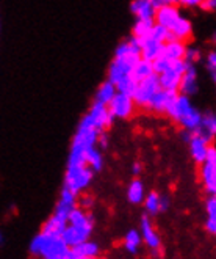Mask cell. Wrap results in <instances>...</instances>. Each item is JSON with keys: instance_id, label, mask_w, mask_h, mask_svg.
I'll list each match as a JSON object with an SVG mask.
<instances>
[{"instance_id": "1", "label": "cell", "mask_w": 216, "mask_h": 259, "mask_svg": "<svg viewBox=\"0 0 216 259\" xmlns=\"http://www.w3.org/2000/svg\"><path fill=\"white\" fill-rule=\"evenodd\" d=\"M69 247L60 236H49L45 233H38L30 242V253L44 259H68Z\"/></svg>"}, {"instance_id": "2", "label": "cell", "mask_w": 216, "mask_h": 259, "mask_svg": "<svg viewBox=\"0 0 216 259\" xmlns=\"http://www.w3.org/2000/svg\"><path fill=\"white\" fill-rule=\"evenodd\" d=\"M92 179H94V171H92L88 165H72L68 163L66 173H65V187L79 195L85 192Z\"/></svg>"}, {"instance_id": "3", "label": "cell", "mask_w": 216, "mask_h": 259, "mask_svg": "<svg viewBox=\"0 0 216 259\" xmlns=\"http://www.w3.org/2000/svg\"><path fill=\"white\" fill-rule=\"evenodd\" d=\"M160 90H161V87L158 82V75L155 72L150 74L149 77L138 82L135 87V91L132 93V99L136 105V109L138 110H147L152 98L155 96Z\"/></svg>"}, {"instance_id": "4", "label": "cell", "mask_w": 216, "mask_h": 259, "mask_svg": "<svg viewBox=\"0 0 216 259\" xmlns=\"http://www.w3.org/2000/svg\"><path fill=\"white\" fill-rule=\"evenodd\" d=\"M200 182L207 195H214L216 193V148L214 143L208 146L205 160L200 163L199 170Z\"/></svg>"}, {"instance_id": "5", "label": "cell", "mask_w": 216, "mask_h": 259, "mask_svg": "<svg viewBox=\"0 0 216 259\" xmlns=\"http://www.w3.org/2000/svg\"><path fill=\"white\" fill-rule=\"evenodd\" d=\"M106 107L115 119H129L138 110L132 96L126 95V93H119V91H116V95L113 96V99L110 102H108Z\"/></svg>"}, {"instance_id": "6", "label": "cell", "mask_w": 216, "mask_h": 259, "mask_svg": "<svg viewBox=\"0 0 216 259\" xmlns=\"http://www.w3.org/2000/svg\"><path fill=\"white\" fill-rule=\"evenodd\" d=\"M179 91H173V90H160L158 93L152 98L147 112H152L155 115H168L169 110L173 109V105L177 99Z\"/></svg>"}, {"instance_id": "7", "label": "cell", "mask_w": 216, "mask_h": 259, "mask_svg": "<svg viewBox=\"0 0 216 259\" xmlns=\"http://www.w3.org/2000/svg\"><path fill=\"white\" fill-rule=\"evenodd\" d=\"M86 116L91 119V123L94 124V127L100 132V131H108L112 127L115 118L112 116L110 110L105 104H100V102H92L91 107L86 113Z\"/></svg>"}, {"instance_id": "8", "label": "cell", "mask_w": 216, "mask_h": 259, "mask_svg": "<svg viewBox=\"0 0 216 259\" xmlns=\"http://www.w3.org/2000/svg\"><path fill=\"white\" fill-rule=\"evenodd\" d=\"M94 231V225H66V228L61 233V239L65 240L68 247H74L77 243L88 240Z\"/></svg>"}, {"instance_id": "9", "label": "cell", "mask_w": 216, "mask_h": 259, "mask_svg": "<svg viewBox=\"0 0 216 259\" xmlns=\"http://www.w3.org/2000/svg\"><path fill=\"white\" fill-rule=\"evenodd\" d=\"M140 228H141L140 234H141L144 245L153 254H160V251H161V239H160V234L155 231V228H153L149 215H143V219L140 222Z\"/></svg>"}, {"instance_id": "10", "label": "cell", "mask_w": 216, "mask_h": 259, "mask_svg": "<svg viewBox=\"0 0 216 259\" xmlns=\"http://www.w3.org/2000/svg\"><path fill=\"white\" fill-rule=\"evenodd\" d=\"M199 91V79H197V68L196 65H187V69L182 74L179 83V93L185 96H194Z\"/></svg>"}, {"instance_id": "11", "label": "cell", "mask_w": 216, "mask_h": 259, "mask_svg": "<svg viewBox=\"0 0 216 259\" xmlns=\"http://www.w3.org/2000/svg\"><path fill=\"white\" fill-rule=\"evenodd\" d=\"M100 256V247L92 240H83L74 247H69L68 259H94Z\"/></svg>"}, {"instance_id": "12", "label": "cell", "mask_w": 216, "mask_h": 259, "mask_svg": "<svg viewBox=\"0 0 216 259\" xmlns=\"http://www.w3.org/2000/svg\"><path fill=\"white\" fill-rule=\"evenodd\" d=\"M180 8L177 4H169V5H163L160 8L155 10V14H153V22L166 27L168 30L171 28V25L182 16Z\"/></svg>"}, {"instance_id": "13", "label": "cell", "mask_w": 216, "mask_h": 259, "mask_svg": "<svg viewBox=\"0 0 216 259\" xmlns=\"http://www.w3.org/2000/svg\"><path fill=\"white\" fill-rule=\"evenodd\" d=\"M169 32L173 33L174 39L183 41V42H191L193 41V24L190 19L180 16L169 28Z\"/></svg>"}, {"instance_id": "14", "label": "cell", "mask_w": 216, "mask_h": 259, "mask_svg": "<svg viewBox=\"0 0 216 259\" xmlns=\"http://www.w3.org/2000/svg\"><path fill=\"white\" fill-rule=\"evenodd\" d=\"M190 145V154H191V159L194 160L196 165H200L204 160H205V156H207V151H208V146L211 145L210 142H207L205 139L199 135H191V139L188 142Z\"/></svg>"}, {"instance_id": "15", "label": "cell", "mask_w": 216, "mask_h": 259, "mask_svg": "<svg viewBox=\"0 0 216 259\" xmlns=\"http://www.w3.org/2000/svg\"><path fill=\"white\" fill-rule=\"evenodd\" d=\"M163 51V42H158L152 38H147L141 42L140 46V55L144 60H149V62H153L155 58H158L161 55Z\"/></svg>"}, {"instance_id": "16", "label": "cell", "mask_w": 216, "mask_h": 259, "mask_svg": "<svg viewBox=\"0 0 216 259\" xmlns=\"http://www.w3.org/2000/svg\"><path fill=\"white\" fill-rule=\"evenodd\" d=\"M200 118H202V112H200L199 109H196L194 105H191V107L185 112L182 115V118L177 121V124L180 126V129H187V131L193 132L199 126Z\"/></svg>"}, {"instance_id": "17", "label": "cell", "mask_w": 216, "mask_h": 259, "mask_svg": "<svg viewBox=\"0 0 216 259\" xmlns=\"http://www.w3.org/2000/svg\"><path fill=\"white\" fill-rule=\"evenodd\" d=\"M185 51H187V42L173 39L163 44L161 55L169 60H182L185 57Z\"/></svg>"}, {"instance_id": "18", "label": "cell", "mask_w": 216, "mask_h": 259, "mask_svg": "<svg viewBox=\"0 0 216 259\" xmlns=\"http://www.w3.org/2000/svg\"><path fill=\"white\" fill-rule=\"evenodd\" d=\"M130 11L136 19H153L155 8L150 5L149 0H132Z\"/></svg>"}, {"instance_id": "19", "label": "cell", "mask_w": 216, "mask_h": 259, "mask_svg": "<svg viewBox=\"0 0 216 259\" xmlns=\"http://www.w3.org/2000/svg\"><path fill=\"white\" fill-rule=\"evenodd\" d=\"M153 19H136L135 24H133V28H132V36L140 42L147 39L150 36V32H152V28H153Z\"/></svg>"}, {"instance_id": "20", "label": "cell", "mask_w": 216, "mask_h": 259, "mask_svg": "<svg viewBox=\"0 0 216 259\" xmlns=\"http://www.w3.org/2000/svg\"><path fill=\"white\" fill-rule=\"evenodd\" d=\"M146 196V190H144V184L141 179H132V182L127 187V200L130 204L138 206L141 204Z\"/></svg>"}, {"instance_id": "21", "label": "cell", "mask_w": 216, "mask_h": 259, "mask_svg": "<svg viewBox=\"0 0 216 259\" xmlns=\"http://www.w3.org/2000/svg\"><path fill=\"white\" fill-rule=\"evenodd\" d=\"M85 162L89 168L94 171V173H99L102 168H103V156H102V151L97 148V146H92L86 151L85 154Z\"/></svg>"}, {"instance_id": "22", "label": "cell", "mask_w": 216, "mask_h": 259, "mask_svg": "<svg viewBox=\"0 0 216 259\" xmlns=\"http://www.w3.org/2000/svg\"><path fill=\"white\" fill-rule=\"evenodd\" d=\"M68 222L63 220V219H60L57 215H50L47 220H45V223L42 225V233L45 234H49V236H61V233H63V230L66 228Z\"/></svg>"}, {"instance_id": "23", "label": "cell", "mask_w": 216, "mask_h": 259, "mask_svg": "<svg viewBox=\"0 0 216 259\" xmlns=\"http://www.w3.org/2000/svg\"><path fill=\"white\" fill-rule=\"evenodd\" d=\"M115 95H116V87L113 85V82H110L106 79L105 82H102L99 85V88L96 91V96H94V101L108 105V102L113 99Z\"/></svg>"}, {"instance_id": "24", "label": "cell", "mask_w": 216, "mask_h": 259, "mask_svg": "<svg viewBox=\"0 0 216 259\" xmlns=\"http://www.w3.org/2000/svg\"><path fill=\"white\" fill-rule=\"evenodd\" d=\"M143 245V239H141V234L140 231L136 230H130L126 237H124V250L129 253V254H138V251H140Z\"/></svg>"}, {"instance_id": "25", "label": "cell", "mask_w": 216, "mask_h": 259, "mask_svg": "<svg viewBox=\"0 0 216 259\" xmlns=\"http://www.w3.org/2000/svg\"><path fill=\"white\" fill-rule=\"evenodd\" d=\"M150 74H153V66H152V62H149V60H144V58H140L138 62L135 63L130 75L136 80L140 82L146 77H149Z\"/></svg>"}, {"instance_id": "26", "label": "cell", "mask_w": 216, "mask_h": 259, "mask_svg": "<svg viewBox=\"0 0 216 259\" xmlns=\"http://www.w3.org/2000/svg\"><path fill=\"white\" fill-rule=\"evenodd\" d=\"M158 200H160V193L155 192V190H152L149 192L146 196H144V210L147 212V215L149 217H155L160 214V210H158Z\"/></svg>"}, {"instance_id": "27", "label": "cell", "mask_w": 216, "mask_h": 259, "mask_svg": "<svg viewBox=\"0 0 216 259\" xmlns=\"http://www.w3.org/2000/svg\"><path fill=\"white\" fill-rule=\"evenodd\" d=\"M183 60H185L187 63H190V65H196L197 62H200V60H202V54H200V49L188 42V44H187V51H185Z\"/></svg>"}, {"instance_id": "28", "label": "cell", "mask_w": 216, "mask_h": 259, "mask_svg": "<svg viewBox=\"0 0 216 259\" xmlns=\"http://www.w3.org/2000/svg\"><path fill=\"white\" fill-rule=\"evenodd\" d=\"M204 63H205V69L210 72V77L214 82L216 80V52L210 51L205 58H204Z\"/></svg>"}, {"instance_id": "29", "label": "cell", "mask_w": 216, "mask_h": 259, "mask_svg": "<svg viewBox=\"0 0 216 259\" xmlns=\"http://www.w3.org/2000/svg\"><path fill=\"white\" fill-rule=\"evenodd\" d=\"M92 203H94V198L91 195H86V193H79L77 195V206L85 209V210H89L92 207Z\"/></svg>"}, {"instance_id": "30", "label": "cell", "mask_w": 216, "mask_h": 259, "mask_svg": "<svg viewBox=\"0 0 216 259\" xmlns=\"http://www.w3.org/2000/svg\"><path fill=\"white\" fill-rule=\"evenodd\" d=\"M205 212L208 217H216V198L214 195H208L205 200Z\"/></svg>"}, {"instance_id": "31", "label": "cell", "mask_w": 216, "mask_h": 259, "mask_svg": "<svg viewBox=\"0 0 216 259\" xmlns=\"http://www.w3.org/2000/svg\"><path fill=\"white\" fill-rule=\"evenodd\" d=\"M169 207H171V198H169L168 195H161L160 193V200H158V210H160V214H165V212H168Z\"/></svg>"}, {"instance_id": "32", "label": "cell", "mask_w": 216, "mask_h": 259, "mask_svg": "<svg viewBox=\"0 0 216 259\" xmlns=\"http://www.w3.org/2000/svg\"><path fill=\"white\" fill-rule=\"evenodd\" d=\"M205 231H207L210 236H214V234H216V217H208V215H207V220H205Z\"/></svg>"}, {"instance_id": "33", "label": "cell", "mask_w": 216, "mask_h": 259, "mask_svg": "<svg viewBox=\"0 0 216 259\" xmlns=\"http://www.w3.org/2000/svg\"><path fill=\"white\" fill-rule=\"evenodd\" d=\"M199 8L208 13H213L216 10V0H202V2L199 4Z\"/></svg>"}, {"instance_id": "34", "label": "cell", "mask_w": 216, "mask_h": 259, "mask_svg": "<svg viewBox=\"0 0 216 259\" xmlns=\"http://www.w3.org/2000/svg\"><path fill=\"white\" fill-rule=\"evenodd\" d=\"M150 2V5L153 7V8H160V7H163V5H169V4H177V0H149Z\"/></svg>"}, {"instance_id": "35", "label": "cell", "mask_w": 216, "mask_h": 259, "mask_svg": "<svg viewBox=\"0 0 216 259\" xmlns=\"http://www.w3.org/2000/svg\"><path fill=\"white\" fill-rule=\"evenodd\" d=\"M191 135H193V132L191 131H187V129H182L180 131V139L183 140V142H190V139H191Z\"/></svg>"}, {"instance_id": "36", "label": "cell", "mask_w": 216, "mask_h": 259, "mask_svg": "<svg viewBox=\"0 0 216 259\" xmlns=\"http://www.w3.org/2000/svg\"><path fill=\"white\" fill-rule=\"evenodd\" d=\"M132 173H133V176H140L141 173H143V165L141 163H133V166H132Z\"/></svg>"}, {"instance_id": "37", "label": "cell", "mask_w": 216, "mask_h": 259, "mask_svg": "<svg viewBox=\"0 0 216 259\" xmlns=\"http://www.w3.org/2000/svg\"><path fill=\"white\" fill-rule=\"evenodd\" d=\"M4 243V234H2V231H0V245Z\"/></svg>"}]
</instances>
